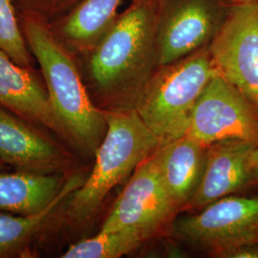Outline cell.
I'll return each instance as SVG.
<instances>
[{
  "instance_id": "2e32d148",
  "label": "cell",
  "mask_w": 258,
  "mask_h": 258,
  "mask_svg": "<svg viewBox=\"0 0 258 258\" xmlns=\"http://www.w3.org/2000/svg\"><path fill=\"white\" fill-rule=\"evenodd\" d=\"M148 235L131 229L100 231L80 241L65 251L63 258H118L125 255L148 239Z\"/></svg>"
},
{
  "instance_id": "7402d4cb",
  "label": "cell",
  "mask_w": 258,
  "mask_h": 258,
  "mask_svg": "<svg viewBox=\"0 0 258 258\" xmlns=\"http://www.w3.org/2000/svg\"><path fill=\"white\" fill-rule=\"evenodd\" d=\"M249 1H258V0H238V2H249Z\"/></svg>"
},
{
  "instance_id": "e0dca14e",
  "label": "cell",
  "mask_w": 258,
  "mask_h": 258,
  "mask_svg": "<svg viewBox=\"0 0 258 258\" xmlns=\"http://www.w3.org/2000/svg\"><path fill=\"white\" fill-rule=\"evenodd\" d=\"M121 0H85L67 20L65 35L87 42L101 36L112 25Z\"/></svg>"
},
{
  "instance_id": "30bf717a",
  "label": "cell",
  "mask_w": 258,
  "mask_h": 258,
  "mask_svg": "<svg viewBox=\"0 0 258 258\" xmlns=\"http://www.w3.org/2000/svg\"><path fill=\"white\" fill-rule=\"evenodd\" d=\"M255 147L241 140H226L208 147L200 184L184 208L203 209L249 186L248 160Z\"/></svg>"
},
{
  "instance_id": "52a82bcc",
  "label": "cell",
  "mask_w": 258,
  "mask_h": 258,
  "mask_svg": "<svg viewBox=\"0 0 258 258\" xmlns=\"http://www.w3.org/2000/svg\"><path fill=\"white\" fill-rule=\"evenodd\" d=\"M228 12L219 0H166L156 25V63H174L212 41Z\"/></svg>"
},
{
  "instance_id": "3957f363",
  "label": "cell",
  "mask_w": 258,
  "mask_h": 258,
  "mask_svg": "<svg viewBox=\"0 0 258 258\" xmlns=\"http://www.w3.org/2000/svg\"><path fill=\"white\" fill-rule=\"evenodd\" d=\"M164 67L145 84L134 107L161 146L186 135L195 105L217 73L209 51Z\"/></svg>"
},
{
  "instance_id": "7a4b0ae2",
  "label": "cell",
  "mask_w": 258,
  "mask_h": 258,
  "mask_svg": "<svg viewBox=\"0 0 258 258\" xmlns=\"http://www.w3.org/2000/svg\"><path fill=\"white\" fill-rule=\"evenodd\" d=\"M105 117L107 130L95 151L92 172L70 199V216L77 221L97 212L111 189L161 147L134 108L105 112Z\"/></svg>"
},
{
  "instance_id": "d6986e66",
  "label": "cell",
  "mask_w": 258,
  "mask_h": 258,
  "mask_svg": "<svg viewBox=\"0 0 258 258\" xmlns=\"http://www.w3.org/2000/svg\"><path fill=\"white\" fill-rule=\"evenodd\" d=\"M216 257L258 258V242L243 243L213 253Z\"/></svg>"
},
{
  "instance_id": "8992f818",
  "label": "cell",
  "mask_w": 258,
  "mask_h": 258,
  "mask_svg": "<svg viewBox=\"0 0 258 258\" xmlns=\"http://www.w3.org/2000/svg\"><path fill=\"white\" fill-rule=\"evenodd\" d=\"M186 136L208 148L226 140L258 146V111L218 72L195 105Z\"/></svg>"
},
{
  "instance_id": "5bb4252c",
  "label": "cell",
  "mask_w": 258,
  "mask_h": 258,
  "mask_svg": "<svg viewBox=\"0 0 258 258\" xmlns=\"http://www.w3.org/2000/svg\"><path fill=\"white\" fill-rule=\"evenodd\" d=\"M62 185L57 177L44 172H0V212L37 213L55 198Z\"/></svg>"
},
{
  "instance_id": "277c9868",
  "label": "cell",
  "mask_w": 258,
  "mask_h": 258,
  "mask_svg": "<svg viewBox=\"0 0 258 258\" xmlns=\"http://www.w3.org/2000/svg\"><path fill=\"white\" fill-rule=\"evenodd\" d=\"M156 19L151 0H135L105 33L90 60L93 80L105 91L137 87L156 62Z\"/></svg>"
},
{
  "instance_id": "ac0fdd59",
  "label": "cell",
  "mask_w": 258,
  "mask_h": 258,
  "mask_svg": "<svg viewBox=\"0 0 258 258\" xmlns=\"http://www.w3.org/2000/svg\"><path fill=\"white\" fill-rule=\"evenodd\" d=\"M0 51L20 66L27 68L30 65L29 52L12 0H0Z\"/></svg>"
},
{
  "instance_id": "9c48e42d",
  "label": "cell",
  "mask_w": 258,
  "mask_h": 258,
  "mask_svg": "<svg viewBox=\"0 0 258 258\" xmlns=\"http://www.w3.org/2000/svg\"><path fill=\"white\" fill-rule=\"evenodd\" d=\"M196 215L176 222L174 231L182 239L212 249L249 242L258 228V196H225L203 208Z\"/></svg>"
},
{
  "instance_id": "4fadbf2b",
  "label": "cell",
  "mask_w": 258,
  "mask_h": 258,
  "mask_svg": "<svg viewBox=\"0 0 258 258\" xmlns=\"http://www.w3.org/2000/svg\"><path fill=\"white\" fill-rule=\"evenodd\" d=\"M206 152V147L186 135L157 149L163 182L177 209L187 205L200 184Z\"/></svg>"
},
{
  "instance_id": "7c38bea8",
  "label": "cell",
  "mask_w": 258,
  "mask_h": 258,
  "mask_svg": "<svg viewBox=\"0 0 258 258\" xmlns=\"http://www.w3.org/2000/svg\"><path fill=\"white\" fill-rule=\"evenodd\" d=\"M0 104L26 120L61 132L46 89L26 67L16 63L2 51H0Z\"/></svg>"
},
{
  "instance_id": "9a60e30c",
  "label": "cell",
  "mask_w": 258,
  "mask_h": 258,
  "mask_svg": "<svg viewBox=\"0 0 258 258\" xmlns=\"http://www.w3.org/2000/svg\"><path fill=\"white\" fill-rule=\"evenodd\" d=\"M83 176L76 174L63 184L55 198L46 207L37 213L12 216L0 213V255L14 250L39 231L60 204L83 184Z\"/></svg>"
},
{
  "instance_id": "ba28073f",
  "label": "cell",
  "mask_w": 258,
  "mask_h": 258,
  "mask_svg": "<svg viewBox=\"0 0 258 258\" xmlns=\"http://www.w3.org/2000/svg\"><path fill=\"white\" fill-rule=\"evenodd\" d=\"M155 152L132 173L101 231L131 229L150 237L178 210L163 182Z\"/></svg>"
},
{
  "instance_id": "8fae6325",
  "label": "cell",
  "mask_w": 258,
  "mask_h": 258,
  "mask_svg": "<svg viewBox=\"0 0 258 258\" xmlns=\"http://www.w3.org/2000/svg\"><path fill=\"white\" fill-rule=\"evenodd\" d=\"M0 159L23 170L47 173L61 166L64 156L53 142L0 108Z\"/></svg>"
},
{
  "instance_id": "5b68a950",
  "label": "cell",
  "mask_w": 258,
  "mask_h": 258,
  "mask_svg": "<svg viewBox=\"0 0 258 258\" xmlns=\"http://www.w3.org/2000/svg\"><path fill=\"white\" fill-rule=\"evenodd\" d=\"M209 53L217 72L258 111V1L228 11Z\"/></svg>"
},
{
  "instance_id": "44dd1931",
  "label": "cell",
  "mask_w": 258,
  "mask_h": 258,
  "mask_svg": "<svg viewBox=\"0 0 258 258\" xmlns=\"http://www.w3.org/2000/svg\"><path fill=\"white\" fill-rule=\"evenodd\" d=\"M249 242H258V228L251 233ZM249 242H247V243H249Z\"/></svg>"
},
{
  "instance_id": "6da1fadb",
  "label": "cell",
  "mask_w": 258,
  "mask_h": 258,
  "mask_svg": "<svg viewBox=\"0 0 258 258\" xmlns=\"http://www.w3.org/2000/svg\"><path fill=\"white\" fill-rule=\"evenodd\" d=\"M25 34L61 132L85 152L95 153L107 130L105 112L93 104L73 60L46 28L28 20Z\"/></svg>"
},
{
  "instance_id": "ffe728a7",
  "label": "cell",
  "mask_w": 258,
  "mask_h": 258,
  "mask_svg": "<svg viewBox=\"0 0 258 258\" xmlns=\"http://www.w3.org/2000/svg\"><path fill=\"white\" fill-rule=\"evenodd\" d=\"M249 185L258 184V146L253 148L248 160Z\"/></svg>"
}]
</instances>
